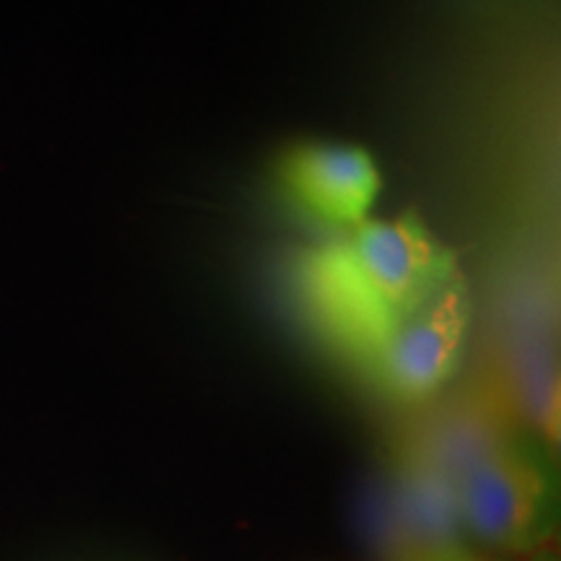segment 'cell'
<instances>
[{"instance_id":"5","label":"cell","mask_w":561,"mask_h":561,"mask_svg":"<svg viewBox=\"0 0 561 561\" xmlns=\"http://www.w3.org/2000/svg\"><path fill=\"white\" fill-rule=\"evenodd\" d=\"M533 561H559V557H557V551L546 549V551H538L536 559H533Z\"/></svg>"},{"instance_id":"2","label":"cell","mask_w":561,"mask_h":561,"mask_svg":"<svg viewBox=\"0 0 561 561\" xmlns=\"http://www.w3.org/2000/svg\"><path fill=\"white\" fill-rule=\"evenodd\" d=\"M468 328L462 280H447L385 335L377 356L385 382L403 398H424L453 375Z\"/></svg>"},{"instance_id":"1","label":"cell","mask_w":561,"mask_h":561,"mask_svg":"<svg viewBox=\"0 0 561 561\" xmlns=\"http://www.w3.org/2000/svg\"><path fill=\"white\" fill-rule=\"evenodd\" d=\"M453 278L450 252L413 216L362 221L346 242L314 252L301 268L320 318L371 348Z\"/></svg>"},{"instance_id":"4","label":"cell","mask_w":561,"mask_h":561,"mask_svg":"<svg viewBox=\"0 0 561 561\" xmlns=\"http://www.w3.org/2000/svg\"><path fill=\"white\" fill-rule=\"evenodd\" d=\"M458 496L462 515L481 541L515 549L536 530L546 483L528 458L500 447L462 476Z\"/></svg>"},{"instance_id":"3","label":"cell","mask_w":561,"mask_h":561,"mask_svg":"<svg viewBox=\"0 0 561 561\" xmlns=\"http://www.w3.org/2000/svg\"><path fill=\"white\" fill-rule=\"evenodd\" d=\"M276 180L286 198L325 227H359L382 191V174L364 149L299 144L280 153Z\"/></svg>"}]
</instances>
